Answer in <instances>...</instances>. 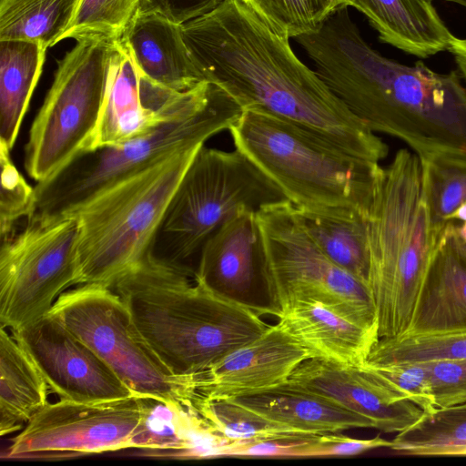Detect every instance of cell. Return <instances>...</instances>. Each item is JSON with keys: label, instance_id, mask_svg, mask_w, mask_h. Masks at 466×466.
<instances>
[{"label": "cell", "instance_id": "cell-11", "mask_svg": "<svg viewBox=\"0 0 466 466\" xmlns=\"http://www.w3.org/2000/svg\"><path fill=\"white\" fill-rule=\"evenodd\" d=\"M48 314L89 346L134 394L194 406L192 377L169 371L139 336L110 287L78 285L62 293Z\"/></svg>", "mask_w": 466, "mask_h": 466}, {"label": "cell", "instance_id": "cell-32", "mask_svg": "<svg viewBox=\"0 0 466 466\" xmlns=\"http://www.w3.org/2000/svg\"><path fill=\"white\" fill-rule=\"evenodd\" d=\"M466 359V329L380 338L365 363H426Z\"/></svg>", "mask_w": 466, "mask_h": 466}, {"label": "cell", "instance_id": "cell-10", "mask_svg": "<svg viewBox=\"0 0 466 466\" xmlns=\"http://www.w3.org/2000/svg\"><path fill=\"white\" fill-rule=\"evenodd\" d=\"M264 244L262 287L272 313L302 301H319L344 315L377 325L369 286L331 261L288 200L257 211Z\"/></svg>", "mask_w": 466, "mask_h": 466}, {"label": "cell", "instance_id": "cell-9", "mask_svg": "<svg viewBox=\"0 0 466 466\" xmlns=\"http://www.w3.org/2000/svg\"><path fill=\"white\" fill-rule=\"evenodd\" d=\"M117 41L80 39L58 61L28 133L25 168L46 182L85 151L96 126Z\"/></svg>", "mask_w": 466, "mask_h": 466}, {"label": "cell", "instance_id": "cell-31", "mask_svg": "<svg viewBox=\"0 0 466 466\" xmlns=\"http://www.w3.org/2000/svg\"><path fill=\"white\" fill-rule=\"evenodd\" d=\"M421 195L433 228L443 231L466 203V157L439 155L420 159Z\"/></svg>", "mask_w": 466, "mask_h": 466}, {"label": "cell", "instance_id": "cell-41", "mask_svg": "<svg viewBox=\"0 0 466 466\" xmlns=\"http://www.w3.org/2000/svg\"><path fill=\"white\" fill-rule=\"evenodd\" d=\"M448 52L452 55L458 67V72L466 83V38L455 36Z\"/></svg>", "mask_w": 466, "mask_h": 466}, {"label": "cell", "instance_id": "cell-20", "mask_svg": "<svg viewBox=\"0 0 466 466\" xmlns=\"http://www.w3.org/2000/svg\"><path fill=\"white\" fill-rule=\"evenodd\" d=\"M121 40L138 71L160 86L186 91L206 81L185 43L182 25L160 14L138 11Z\"/></svg>", "mask_w": 466, "mask_h": 466}, {"label": "cell", "instance_id": "cell-18", "mask_svg": "<svg viewBox=\"0 0 466 466\" xmlns=\"http://www.w3.org/2000/svg\"><path fill=\"white\" fill-rule=\"evenodd\" d=\"M256 213L241 208L210 236L198 257L196 281L242 301L257 283L262 285L264 244Z\"/></svg>", "mask_w": 466, "mask_h": 466}, {"label": "cell", "instance_id": "cell-4", "mask_svg": "<svg viewBox=\"0 0 466 466\" xmlns=\"http://www.w3.org/2000/svg\"><path fill=\"white\" fill-rule=\"evenodd\" d=\"M228 131L235 148L296 208L356 211L369 217L384 177L379 162L353 155L307 127L258 111L243 110Z\"/></svg>", "mask_w": 466, "mask_h": 466}, {"label": "cell", "instance_id": "cell-2", "mask_svg": "<svg viewBox=\"0 0 466 466\" xmlns=\"http://www.w3.org/2000/svg\"><path fill=\"white\" fill-rule=\"evenodd\" d=\"M295 39L329 90L372 132L402 140L420 159L466 157V87L458 71L438 73L420 60L406 66L381 56L363 39L348 6Z\"/></svg>", "mask_w": 466, "mask_h": 466}, {"label": "cell", "instance_id": "cell-27", "mask_svg": "<svg viewBox=\"0 0 466 466\" xmlns=\"http://www.w3.org/2000/svg\"><path fill=\"white\" fill-rule=\"evenodd\" d=\"M296 210L324 254L368 285L369 217L356 211Z\"/></svg>", "mask_w": 466, "mask_h": 466}, {"label": "cell", "instance_id": "cell-6", "mask_svg": "<svg viewBox=\"0 0 466 466\" xmlns=\"http://www.w3.org/2000/svg\"><path fill=\"white\" fill-rule=\"evenodd\" d=\"M241 106L219 86L203 81L184 105L152 132L127 143L85 151L51 179L35 187L26 221L48 223L70 217L118 181L179 150L201 147L228 130Z\"/></svg>", "mask_w": 466, "mask_h": 466}, {"label": "cell", "instance_id": "cell-35", "mask_svg": "<svg viewBox=\"0 0 466 466\" xmlns=\"http://www.w3.org/2000/svg\"><path fill=\"white\" fill-rule=\"evenodd\" d=\"M1 193L0 236L1 240L15 231L21 219L31 215L35 187L28 185L10 157V150L0 145Z\"/></svg>", "mask_w": 466, "mask_h": 466}, {"label": "cell", "instance_id": "cell-26", "mask_svg": "<svg viewBox=\"0 0 466 466\" xmlns=\"http://www.w3.org/2000/svg\"><path fill=\"white\" fill-rule=\"evenodd\" d=\"M42 44L0 41V145L13 148L43 71Z\"/></svg>", "mask_w": 466, "mask_h": 466}, {"label": "cell", "instance_id": "cell-24", "mask_svg": "<svg viewBox=\"0 0 466 466\" xmlns=\"http://www.w3.org/2000/svg\"><path fill=\"white\" fill-rule=\"evenodd\" d=\"M264 417L309 435L374 429L372 422L329 400L281 386L253 396L232 399Z\"/></svg>", "mask_w": 466, "mask_h": 466}, {"label": "cell", "instance_id": "cell-22", "mask_svg": "<svg viewBox=\"0 0 466 466\" xmlns=\"http://www.w3.org/2000/svg\"><path fill=\"white\" fill-rule=\"evenodd\" d=\"M465 329L466 262L451 243L446 227L427 268L405 334Z\"/></svg>", "mask_w": 466, "mask_h": 466}, {"label": "cell", "instance_id": "cell-1", "mask_svg": "<svg viewBox=\"0 0 466 466\" xmlns=\"http://www.w3.org/2000/svg\"><path fill=\"white\" fill-rule=\"evenodd\" d=\"M190 56L206 81L243 110L307 127L358 157L380 162L389 147L329 90L317 73L244 0H228L182 25Z\"/></svg>", "mask_w": 466, "mask_h": 466}, {"label": "cell", "instance_id": "cell-21", "mask_svg": "<svg viewBox=\"0 0 466 466\" xmlns=\"http://www.w3.org/2000/svg\"><path fill=\"white\" fill-rule=\"evenodd\" d=\"M144 412L129 448L145 455L177 459H212L224 440L195 406L142 396Z\"/></svg>", "mask_w": 466, "mask_h": 466}, {"label": "cell", "instance_id": "cell-28", "mask_svg": "<svg viewBox=\"0 0 466 466\" xmlns=\"http://www.w3.org/2000/svg\"><path fill=\"white\" fill-rule=\"evenodd\" d=\"M81 1L0 0V41H30L51 47L71 26Z\"/></svg>", "mask_w": 466, "mask_h": 466}, {"label": "cell", "instance_id": "cell-8", "mask_svg": "<svg viewBox=\"0 0 466 466\" xmlns=\"http://www.w3.org/2000/svg\"><path fill=\"white\" fill-rule=\"evenodd\" d=\"M287 200L247 156L202 146L167 208L150 254L194 276L201 248L241 208Z\"/></svg>", "mask_w": 466, "mask_h": 466}, {"label": "cell", "instance_id": "cell-36", "mask_svg": "<svg viewBox=\"0 0 466 466\" xmlns=\"http://www.w3.org/2000/svg\"><path fill=\"white\" fill-rule=\"evenodd\" d=\"M364 365L400 398L414 403L424 412L435 410L424 363Z\"/></svg>", "mask_w": 466, "mask_h": 466}, {"label": "cell", "instance_id": "cell-7", "mask_svg": "<svg viewBox=\"0 0 466 466\" xmlns=\"http://www.w3.org/2000/svg\"><path fill=\"white\" fill-rule=\"evenodd\" d=\"M201 147L175 152L118 181L70 216L78 224L76 285L111 287L150 252L169 202Z\"/></svg>", "mask_w": 466, "mask_h": 466}, {"label": "cell", "instance_id": "cell-34", "mask_svg": "<svg viewBox=\"0 0 466 466\" xmlns=\"http://www.w3.org/2000/svg\"><path fill=\"white\" fill-rule=\"evenodd\" d=\"M284 37L317 32L335 11L329 0H244Z\"/></svg>", "mask_w": 466, "mask_h": 466}, {"label": "cell", "instance_id": "cell-15", "mask_svg": "<svg viewBox=\"0 0 466 466\" xmlns=\"http://www.w3.org/2000/svg\"><path fill=\"white\" fill-rule=\"evenodd\" d=\"M281 387L324 397L365 417L375 430L385 433L404 431L424 414L417 405L400 398L365 365L308 359Z\"/></svg>", "mask_w": 466, "mask_h": 466}, {"label": "cell", "instance_id": "cell-33", "mask_svg": "<svg viewBox=\"0 0 466 466\" xmlns=\"http://www.w3.org/2000/svg\"><path fill=\"white\" fill-rule=\"evenodd\" d=\"M140 5L141 0H82L74 22L60 41L88 38L117 41Z\"/></svg>", "mask_w": 466, "mask_h": 466}, {"label": "cell", "instance_id": "cell-19", "mask_svg": "<svg viewBox=\"0 0 466 466\" xmlns=\"http://www.w3.org/2000/svg\"><path fill=\"white\" fill-rule=\"evenodd\" d=\"M272 314L309 359L362 366L380 339L377 325L360 321L319 301L297 302Z\"/></svg>", "mask_w": 466, "mask_h": 466}, {"label": "cell", "instance_id": "cell-45", "mask_svg": "<svg viewBox=\"0 0 466 466\" xmlns=\"http://www.w3.org/2000/svg\"><path fill=\"white\" fill-rule=\"evenodd\" d=\"M426 1L432 3V1H435V0H426ZM441 1L453 2L458 5H462L463 7H466V0H441Z\"/></svg>", "mask_w": 466, "mask_h": 466}, {"label": "cell", "instance_id": "cell-37", "mask_svg": "<svg viewBox=\"0 0 466 466\" xmlns=\"http://www.w3.org/2000/svg\"><path fill=\"white\" fill-rule=\"evenodd\" d=\"M424 364L435 410L466 404V359Z\"/></svg>", "mask_w": 466, "mask_h": 466}, {"label": "cell", "instance_id": "cell-44", "mask_svg": "<svg viewBox=\"0 0 466 466\" xmlns=\"http://www.w3.org/2000/svg\"><path fill=\"white\" fill-rule=\"evenodd\" d=\"M334 7L338 9L341 6H352L353 0H329Z\"/></svg>", "mask_w": 466, "mask_h": 466}, {"label": "cell", "instance_id": "cell-17", "mask_svg": "<svg viewBox=\"0 0 466 466\" xmlns=\"http://www.w3.org/2000/svg\"><path fill=\"white\" fill-rule=\"evenodd\" d=\"M189 92L183 91L171 105L163 87L139 75L119 39L99 117L85 151L119 146L152 132L184 105Z\"/></svg>", "mask_w": 466, "mask_h": 466}, {"label": "cell", "instance_id": "cell-13", "mask_svg": "<svg viewBox=\"0 0 466 466\" xmlns=\"http://www.w3.org/2000/svg\"><path fill=\"white\" fill-rule=\"evenodd\" d=\"M143 412L139 395L100 403L49 402L13 439L6 456L66 457L128 449Z\"/></svg>", "mask_w": 466, "mask_h": 466}, {"label": "cell", "instance_id": "cell-29", "mask_svg": "<svg viewBox=\"0 0 466 466\" xmlns=\"http://www.w3.org/2000/svg\"><path fill=\"white\" fill-rule=\"evenodd\" d=\"M390 449L409 456H466V404L424 412Z\"/></svg>", "mask_w": 466, "mask_h": 466}, {"label": "cell", "instance_id": "cell-16", "mask_svg": "<svg viewBox=\"0 0 466 466\" xmlns=\"http://www.w3.org/2000/svg\"><path fill=\"white\" fill-rule=\"evenodd\" d=\"M309 356L277 323L192 377L196 398L232 400L260 394L287 382Z\"/></svg>", "mask_w": 466, "mask_h": 466}, {"label": "cell", "instance_id": "cell-42", "mask_svg": "<svg viewBox=\"0 0 466 466\" xmlns=\"http://www.w3.org/2000/svg\"><path fill=\"white\" fill-rule=\"evenodd\" d=\"M454 221H451L447 226V235L448 238L456 249V251L459 253V255L462 258V259L466 262V242H463L460 240L452 232V223Z\"/></svg>", "mask_w": 466, "mask_h": 466}, {"label": "cell", "instance_id": "cell-23", "mask_svg": "<svg viewBox=\"0 0 466 466\" xmlns=\"http://www.w3.org/2000/svg\"><path fill=\"white\" fill-rule=\"evenodd\" d=\"M380 42L419 58L448 51L454 35L426 0H353Z\"/></svg>", "mask_w": 466, "mask_h": 466}, {"label": "cell", "instance_id": "cell-5", "mask_svg": "<svg viewBox=\"0 0 466 466\" xmlns=\"http://www.w3.org/2000/svg\"><path fill=\"white\" fill-rule=\"evenodd\" d=\"M368 227V285L376 306L379 337H398L410 325L427 268L445 232L431 226L417 155L400 149L384 168Z\"/></svg>", "mask_w": 466, "mask_h": 466}, {"label": "cell", "instance_id": "cell-30", "mask_svg": "<svg viewBox=\"0 0 466 466\" xmlns=\"http://www.w3.org/2000/svg\"><path fill=\"white\" fill-rule=\"evenodd\" d=\"M194 406L229 443L313 436L271 420L235 400L196 398Z\"/></svg>", "mask_w": 466, "mask_h": 466}, {"label": "cell", "instance_id": "cell-3", "mask_svg": "<svg viewBox=\"0 0 466 466\" xmlns=\"http://www.w3.org/2000/svg\"><path fill=\"white\" fill-rule=\"evenodd\" d=\"M139 336L177 377H192L270 325L248 302L220 294L150 252L110 287Z\"/></svg>", "mask_w": 466, "mask_h": 466}, {"label": "cell", "instance_id": "cell-39", "mask_svg": "<svg viewBox=\"0 0 466 466\" xmlns=\"http://www.w3.org/2000/svg\"><path fill=\"white\" fill-rule=\"evenodd\" d=\"M228 0H141L139 11L160 14L183 25L205 15Z\"/></svg>", "mask_w": 466, "mask_h": 466}, {"label": "cell", "instance_id": "cell-25", "mask_svg": "<svg viewBox=\"0 0 466 466\" xmlns=\"http://www.w3.org/2000/svg\"><path fill=\"white\" fill-rule=\"evenodd\" d=\"M48 385L26 351L5 328L0 329V433L23 429L49 402Z\"/></svg>", "mask_w": 466, "mask_h": 466}, {"label": "cell", "instance_id": "cell-38", "mask_svg": "<svg viewBox=\"0 0 466 466\" xmlns=\"http://www.w3.org/2000/svg\"><path fill=\"white\" fill-rule=\"evenodd\" d=\"M390 441L379 436L355 439L340 432H327L306 438L299 448V458L358 455L371 450L390 448Z\"/></svg>", "mask_w": 466, "mask_h": 466}, {"label": "cell", "instance_id": "cell-43", "mask_svg": "<svg viewBox=\"0 0 466 466\" xmlns=\"http://www.w3.org/2000/svg\"><path fill=\"white\" fill-rule=\"evenodd\" d=\"M452 232L460 240L466 242V222H463L461 225H456L453 222Z\"/></svg>", "mask_w": 466, "mask_h": 466}, {"label": "cell", "instance_id": "cell-40", "mask_svg": "<svg viewBox=\"0 0 466 466\" xmlns=\"http://www.w3.org/2000/svg\"><path fill=\"white\" fill-rule=\"evenodd\" d=\"M305 438L230 442L222 447L219 457L299 458V447Z\"/></svg>", "mask_w": 466, "mask_h": 466}, {"label": "cell", "instance_id": "cell-14", "mask_svg": "<svg viewBox=\"0 0 466 466\" xmlns=\"http://www.w3.org/2000/svg\"><path fill=\"white\" fill-rule=\"evenodd\" d=\"M10 332L60 400L100 403L136 395L106 361L50 314Z\"/></svg>", "mask_w": 466, "mask_h": 466}, {"label": "cell", "instance_id": "cell-12", "mask_svg": "<svg viewBox=\"0 0 466 466\" xmlns=\"http://www.w3.org/2000/svg\"><path fill=\"white\" fill-rule=\"evenodd\" d=\"M78 224L74 217L26 221L1 240L0 325L17 330L47 315L76 285Z\"/></svg>", "mask_w": 466, "mask_h": 466}]
</instances>
